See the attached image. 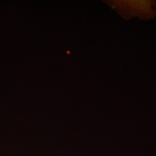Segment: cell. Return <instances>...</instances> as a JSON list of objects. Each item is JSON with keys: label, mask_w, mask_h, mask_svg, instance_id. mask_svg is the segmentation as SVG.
Returning <instances> with one entry per match:
<instances>
[]
</instances>
